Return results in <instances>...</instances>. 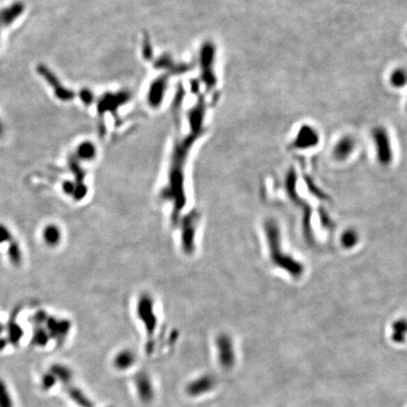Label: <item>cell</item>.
<instances>
[{"label":"cell","instance_id":"5b68a950","mask_svg":"<svg viewBox=\"0 0 407 407\" xmlns=\"http://www.w3.org/2000/svg\"><path fill=\"white\" fill-rule=\"evenodd\" d=\"M135 386L138 396L142 401H150L154 397V386L151 378L146 373L141 372L135 376Z\"/></svg>","mask_w":407,"mask_h":407},{"label":"cell","instance_id":"52a82bcc","mask_svg":"<svg viewBox=\"0 0 407 407\" xmlns=\"http://www.w3.org/2000/svg\"><path fill=\"white\" fill-rule=\"evenodd\" d=\"M355 147V141L351 136L340 138L334 147V157L337 160H345L352 155Z\"/></svg>","mask_w":407,"mask_h":407},{"label":"cell","instance_id":"4fadbf2b","mask_svg":"<svg viewBox=\"0 0 407 407\" xmlns=\"http://www.w3.org/2000/svg\"><path fill=\"white\" fill-rule=\"evenodd\" d=\"M389 82L392 87L401 89L407 85V70L403 67H398L392 71L389 76Z\"/></svg>","mask_w":407,"mask_h":407},{"label":"cell","instance_id":"484cf974","mask_svg":"<svg viewBox=\"0 0 407 407\" xmlns=\"http://www.w3.org/2000/svg\"><path fill=\"white\" fill-rule=\"evenodd\" d=\"M2 131H3V126H2V124L0 122V134L2 133Z\"/></svg>","mask_w":407,"mask_h":407},{"label":"cell","instance_id":"7a4b0ae2","mask_svg":"<svg viewBox=\"0 0 407 407\" xmlns=\"http://www.w3.org/2000/svg\"><path fill=\"white\" fill-rule=\"evenodd\" d=\"M320 134L318 130L310 125H303L298 131L293 141V146L298 149H307L319 144Z\"/></svg>","mask_w":407,"mask_h":407},{"label":"cell","instance_id":"9a60e30c","mask_svg":"<svg viewBox=\"0 0 407 407\" xmlns=\"http://www.w3.org/2000/svg\"><path fill=\"white\" fill-rule=\"evenodd\" d=\"M0 407H15L9 386L2 378H0Z\"/></svg>","mask_w":407,"mask_h":407},{"label":"cell","instance_id":"cb8c5ba5","mask_svg":"<svg viewBox=\"0 0 407 407\" xmlns=\"http://www.w3.org/2000/svg\"><path fill=\"white\" fill-rule=\"evenodd\" d=\"M80 97H81V99L83 100V102H85L86 104H89V103H91V102L93 101V94L92 93H90L89 91H87V90H82V92L80 93Z\"/></svg>","mask_w":407,"mask_h":407},{"label":"cell","instance_id":"7402d4cb","mask_svg":"<svg viewBox=\"0 0 407 407\" xmlns=\"http://www.w3.org/2000/svg\"><path fill=\"white\" fill-rule=\"evenodd\" d=\"M356 241H357V238H356L355 233L351 232V231L346 232L342 237V243L344 244L345 247H352L355 244Z\"/></svg>","mask_w":407,"mask_h":407},{"label":"cell","instance_id":"277c9868","mask_svg":"<svg viewBox=\"0 0 407 407\" xmlns=\"http://www.w3.org/2000/svg\"><path fill=\"white\" fill-rule=\"evenodd\" d=\"M38 71L40 74L47 79V82L49 83V85L54 89L55 94L59 97V99L63 100V101H68V100H72L73 97L75 96V94L73 92H71L69 90L65 89L64 87L59 82L58 79L56 78L55 75L52 74L50 71L48 70V68L46 66H39L38 67Z\"/></svg>","mask_w":407,"mask_h":407},{"label":"cell","instance_id":"44dd1931","mask_svg":"<svg viewBox=\"0 0 407 407\" xmlns=\"http://www.w3.org/2000/svg\"><path fill=\"white\" fill-rule=\"evenodd\" d=\"M76 184H77V186H76V189H75V191H74V194H73V197L76 199V200H81V199H83L85 195H86L87 193V187L83 184V183H78V182H76Z\"/></svg>","mask_w":407,"mask_h":407},{"label":"cell","instance_id":"6da1fadb","mask_svg":"<svg viewBox=\"0 0 407 407\" xmlns=\"http://www.w3.org/2000/svg\"><path fill=\"white\" fill-rule=\"evenodd\" d=\"M372 139L378 161L382 165L390 164L393 159V150L387 129L383 125L375 126L372 130Z\"/></svg>","mask_w":407,"mask_h":407},{"label":"cell","instance_id":"ac0fdd59","mask_svg":"<svg viewBox=\"0 0 407 407\" xmlns=\"http://www.w3.org/2000/svg\"><path fill=\"white\" fill-rule=\"evenodd\" d=\"M24 333L21 327L17 325V323H12L9 328V341L13 344H17L21 337H23Z\"/></svg>","mask_w":407,"mask_h":407},{"label":"cell","instance_id":"9c48e42d","mask_svg":"<svg viewBox=\"0 0 407 407\" xmlns=\"http://www.w3.org/2000/svg\"><path fill=\"white\" fill-rule=\"evenodd\" d=\"M65 390L69 398L79 407H94V402L79 387L69 384Z\"/></svg>","mask_w":407,"mask_h":407},{"label":"cell","instance_id":"8992f818","mask_svg":"<svg viewBox=\"0 0 407 407\" xmlns=\"http://www.w3.org/2000/svg\"><path fill=\"white\" fill-rule=\"evenodd\" d=\"M215 386V381L212 376L204 375L194 379L187 387V392L190 396H201L211 391Z\"/></svg>","mask_w":407,"mask_h":407},{"label":"cell","instance_id":"3957f363","mask_svg":"<svg viewBox=\"0 0 407 407\" xmlns=\"http://www.w3.org/2000/svg\"><path fill=\"white\" fill-rule=\"evenodd\" d=\"M217 350L220 365L225 368H232L235 364V352L231 340L227 337H220Z\"/></svg>","mask_w":407,"mask_h":407},{"label":"cell","instance_id":"e0dca14e","mask_svg":"<svg viewBox=\"0 0 407 407\" xmlns=\"http://www.w3.org/2000/svg\"><path fill=\"white\" fill-rule=\"evenodd\" d=\"M50 339V335L47 332V329L38 327L34 330L33 337H32V343L39 347L47 346Z\"/></svg>","mask_w":407,"mask_h":407},{"label":"cell","instance_id":"7c38bea8","mask_svg":"<svg viewBox=\"0 0 407 407\" xmlns=\"http://www.w3.org/2000/svg\"><path fill=\"white\" fill-rule=\"evenodd\" d=\"M49 371H51L55 375L57 380L65 386L71 384L73 380V371L71 370V368L62 364H54L50 367Z\"/></svg>","mask_w":407,"mask_h":407},{"label":"cell","instance_id":"83f0119b","mask_svg":"<svg viewBox=\"0 0 407 407\" xmlns=\"http://www.w3.org/2000/svg\"><path fill=\"white\" fill-rule=\"evenodd\" d=\"M406 110H407V103H406Z\"/></svg>","mask_w":407,"mask_h":407},{"label":"cell","instance_id":"d4e9b609","mask_svg":"<svg viewBox=\"0 0 407 407\" xmlns=\"http://www.w3.org/2000/svg\"><path fill=\"white\" fill-rule=\"evenodd\" d=\"M6 344H7V341H5L4 339H1V338H0V351L3 350V349L6 347Z\"/></svg>","mask_w":407,"mask_h":407},{"label":"cell","instance_id":"ffe728a7","mask_svg":"<svg viewBox=\"0 0 407 407\" xmlns=\"http://www.w3.org/2000/svg\"><path fill=\"white\" fill-rule=\"evenodd\" d=\"M13 235L9 227L3 224H0V244L9 243L13 240Z\"/></svg>","mask_w":407,"mask_h":407},{"label":"cell","instance_id":"8fae6325","mask_svg":"<svg viewBox=\"0 0 407 407\" xmlns=\"http://www.w3.org/2000/svg\"><path fill=\"white\" fill-rule=\"evenodd\" d=\"M135 363V354L130 351H122L118 352L117 355L113 359L114 367L119 370H126L131 368Z\"/></svg>","mask_w":407,"mask_h":407},{"label":"cell","instance_id":"4316f807","mask_svg":"<svg viewBox=\"0 0 407 407\" xmlns=\"http://www.w3.org/2000/svg\"><path fill=\"white\" fill-rule=\"evenodd\" d=\"M2 331H3V326H2V324H1V322H0V334L2 333Z\"/></svg>","mask_w":407,"mask_h":407},{"label":"cell","instance_id":"30bf717a","mask_svg":"<svg viewBox=\"0 0 407 407\" xmlns=\"http://www.w3.org/2000/svg\"><path fill=\"white\" fill-rule=\"evenodd\" d=\"M43 240L48 246L54 247L58 245L62 240V231L56 225H47L45 227L42 233Z\"/></svg>","mask_w":407,"mask_h":407},{"label":"cell","instance_id":"5bb4252c","mask_svg":"<svg viewBox=\"0 0 407 407\" xmlns=\"http://www.w3.org/2000/svg\"><path fill=\"white\" fill-rule=\"evenodd\" d=\"M9 244L8 257L15 266H19L22 263V251L19 243L16 240H12Z\"/></svg>","mask_w":407,"mask_h":407},{"label":"cell","instance_id":"d6986e66","mask_svg":"<svg viewBox=\"0 0 407 407\" xmlns=\"http://www.w3.org/2000/svg\"><path fill=\"white\" fill-rule=\"evenodd\" d=\"M57 381H58V380H57L55 375H54L51 371H48V372L45 373L44 375L42 376V379H41V386H42L43 390L48 391V390H50L52 387L55 386Z\"/></svg>","mask_w":407,"mask_h":407},{"label":"cell","instance_id":"2e32d148","mask_svg":"<svg viewBox=\"0 0 407 407\" xmlns=\"http://www.w3.org/2000/svg\"><path fill=\"white\" fill-rule=\"evenodd\" d=\"M96 154V150L92 142H82L78 148V157L83 160H91Z\"/></svg>","mask_w":407,"mask_h":407},{"label":"cell","instance_id":"ba28073f","mask_svg":"<svg viewBox=\"0 0 407 407\" xmlns=\"http://www.w3.org/2000/svg\"><path fill=\"white\" fill-rule=\"evenodd\" d=\"M23 11L24 6L21 3H15L8 8L2 10L0 12V29L13 23L23 13Z\"/></svg>","mask_w":407,"mask_h":407},{"label":"cell","instance_id":"603a6c76","mask_svg":"<svg viewBox=\"0 0 407 407\" xmlns=\"http://www.w3.org/2000/svg\"><path fill=\"white\" fill-rule=\"evenodd\" d=\"M76 182H72V181H66L64 182L63 185V191L67 194V195H72L74 194V191L76 189Z\"/></svg>","mask_w":407,"mask_h":407}]
</instances>
